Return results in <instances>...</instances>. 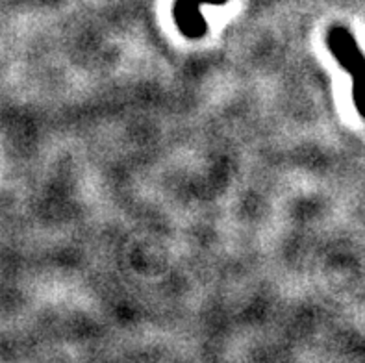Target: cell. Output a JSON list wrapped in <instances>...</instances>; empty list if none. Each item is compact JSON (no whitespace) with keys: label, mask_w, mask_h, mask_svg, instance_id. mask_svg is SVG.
<instances>
[{"label":"cell","mask_w":365,"mask_h":363,"mask_svg":"<svg viewBox=\"0 0 365 363\" xmlns=\"http://www.w3.org/2000/svg\"><path fill=\"white\" fill-rule=\"evenodd\" d=\"M200 2H210V4L221 6L227 0H176L173 8V17L182 34L187 39H200L206 34V23L200 15Z\"/></svg>","instance_id":"7a4b0ae2"},{"label":"cell","mask_w":365,"mask_h":363,"mask_svg":"<svg viewBox=\"0 0 365 363\" xmlns=\"http://www.w3.org/2000/svg\"><path fill=\"white\" fill-rule=\"evenodd\" d=\"M327 45L341 69L352 78V101L361 119L365 121V56L360 45L345 26H332L327 36Z\"/></svg>","instance_id":"6da1fadb"}]
</instances>
